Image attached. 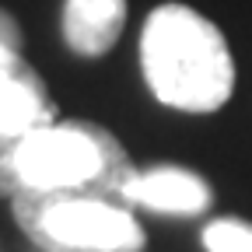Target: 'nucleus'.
<instances>
[{
  "instance_id": "f257e3e1",
  "label": "nucleus",
  "mask_w": 252,
  "mask_h": 252,
  "mask_svg": "<svg viewBox=\"0 0 252 252\" xmlns=\"http://www.w3.org/2000/svg\"><path fill=\"white\" fill-rule=\"evenodd\" d=\"M140 70L154 98L182 112H214L235 88V60L220 28L186 4H161L147 14Z\"/></svg>"
},
{
  "instance_id": "f03ea898",
  "label": "nucleus",
  "mask_w": 252,
  "mask_h": 252,
  "mask_svg": "<svg viewBox=\"0 0 252 252\" xmlns=\"http://www.w3.org/2000/svg\"><path fill=\"white\" fill-rule=\"evenodd\" d=\"M14 172L18 189H94L116 200H126V182L137 175L123 144L88 119L49 123L28 133L14 154Z\"/></svg>"
},
{
  "instance_id": "7ed1b4c3",
  "label": "nucleus",
  "mask_w": 252,
  "mask_h": 252,
  "mask_svg": "<svg viewBox=\"0 0 252 252\" xmlns=\"http://www.w3.org/2000/svg\"><path fill=\"white\" fill-rule=\"evenodd\" d=\"M14 220L46 252H137L144 231L130 203L94 189H18Z\"/></svg>"
},
{
  "instance_id": "20e7f679",
  "label": "nucleus",
  "mask_w": 252,
  "mask_h": 252,
  "mask_svg": "<svg viewBox=\"0 0 252 252\" xmlns=\"http://www.w3.org/2000/svg\"><path fill=\"white\" fill-rule=\"evenodd\" d=\"M56 123V102L32 63L0 42V196L18 193L14 154L28 133Z\"/></svg>"
},
{
  "instance_id": "39448f33",
  "label": "nucleus",
  "mask_w": 252,
  "mask_h": 252,
  "mask_svg": "<svg viewBox=\"0 0 252 252\" xmlns=\"http://www.w3.org/2000/svg\"><path fill=\"white\" fill-rule=\"evenodd\" d=\"M126 200L147 210H158V214H200L210 207L214 193L196 172L158 165V168L137 172L126 182Z\"/></svg>"
},
{
  "instance_id": "423d86ee",
  "label": "nucleus",
  "mask_w": 252,
  "mask_h": 252,
  "mask_svg": "<svg viewBox=\"0 0 252 252\" xmlns=\"http://www.w3.org/2000/svg\"><path fill=\"white\" fill-rule=\"evenodd\" d=\"M126 25V0H67L63 42L77 56L94 60L116 46Z\"/></svg>"
},
{
  "instance_id": "0eeeda50",
  "label": "nucleus",
  "mask_w": 252,
  "mask_h": 252,
  "mask_svg": "<svg viewBox=\"0 0 252 252\" xmlns=\"http://www.w3.org/2000/svg\"><path fill=\"white\" fill-rule=\"evenodd\" d=\"M207 252H252V224L235 217H220L203 228Z\"/></svg>"
},
{
  "instance_id": "6e6552de",
  "label": "nucleus",
  "mask_w": 252,
  "mask_h": 252,
  "mask_svg": "<svg viewBox=\"0 0 252 252\" xmlns=\"http://www.w3.org/2000/svg\"><path fill=\"white\" fill-rule=\"evenodd\" d=\"M0 42L11 46V49H21V28H18V21H14L11 14H4V11H0Z\"/></svg>"
}]
</instances>
